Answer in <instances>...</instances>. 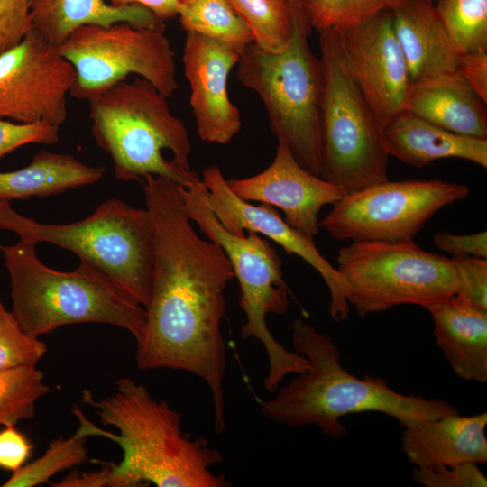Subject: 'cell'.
Returning a JSON list of instances; mask_svg holds the SVG:
<instances>
[{"label":"cell","mask_w":487,"mask_h":487,"mask_svg":"<svg viewBox=\"0 0 487 487\" xmlns=\"http://www.w3.org/2000/svg\"><path fill=\"white\" fill-rule=\"evenodd\" d=\"M145 208L154 226V257L146 322L136 341L142 371H187L208 387L214 427H225L224 380L226 348L221 324L225 290L234 278L231 263L215 242L201 238L184 209L180 184L147 175Z\"/></svg>","instance_id":"6da1fadb"},{"label":"cell","mask_w":487,"mask_h":487,"mask_svg":"<svg viewBox=\"0 0 487 487\" xmlns=\"http://www.w3.org/2000/svg\"><path fill=\"white\" fill-rule=\"evenodd\" d=\"M290 333L295 352L308 359V367L261 402V412L276 423L313 425L341 439L346 436L341 419L349 414L380 412L404 427L458 412L443 399L403 394L381 377L350 373L332 337L302 318L291 323Z\"/></svg>","instance_id":"7a4b0ae2"},{"label":"cell","mask_w":487,"mask_h":487,"mask_svg":"<svg viewBox=\"0 0 487 487\" xmlns=\"http://www.w3.org/2000/svg\"><path fill=\"white\" fill-rule=\"evenodd\" d=\"M115 385L106 398L95 400L88 391L82 397L104 425L120 433L87 422L89 436L106 437L121 446L123 460L115 464L120 487L143 482L158 487L230 486L224 474L210 470L223 461V455L205 438L182 432L181 412L155 400L144 385L129 377L120 378Z\"/></svg>","instance_id":"3957f363"},{"label":"cell","mask_w":487,"mask_h":487,"mask_svg":"<svg viewBox=\"0 0 487 487\" xmlns=\"http://www.w3.org/2000/svg\"><path fill=\"white\" fill-rule=\"evenodd\" d=\"M37 244L20 238L0 245L11 283L12 313L29 335L59 327L99 323L127 330L137 341L146 322L145 308L92 263L80 260L77 269L60 271L43 264Z\"/></svg>","instance_id":"277c9868"},{"label":"cell","mask_w":487,"mask_h":487,"mask_svg":"<svg viewBox=\"0 0 487 487\" xmlns=\"http://www.w3.org/2000/svg\"><path fill=\"white\" fill-rule=\"evenodd\" d=\"M167 99L136 76L87 100L93 137L111 157L116 179L153 175L183 187L201 179L190 168L188 130Z\"/></svg>","instance_id":"5b68a950"},{"label":"cell","mask_w":487,"mask_h":487,"mask_svg":"<svg viewBox=\"0 0 487 487\" xmlns=\"http://www.w3.org/2000/svg\"><path fill=\"white\" fill-rule=\"evenodd\" d=\"M289 1L292 34L288 46L270 52L252 42L240 52L236 78L262 100L278 142L303 168L320 177L321 61L309 47L312 26L302 0Z\"/></svg>","instance_id":"8992f818"},{"label":"cell","mask_w":487,"mask_h":487,"mask_svg":"<svg viewBox=\"0 0 487 487\" xmlns=\"http://www.w3.org/2000/svg\"><path fill=\"white\" fill-rule=\"evenodd\" d=\"M0 229L20 238L58 245L106 274L134 301L147 307L154 257V226L146 208L108 199L90 216L70 224H43L0 201Z\"/></svg>","instance_id":"52a82bcc"},{"label":"cell","mask_w":487,"mask_h":487,"mask_svg":"<svg viewBox=\"0 0 487 487\" xmlns=\"http://www.w3.org/2000/svg\"><path fill=\"white\" fill-rule=\"evenodd\" d=\"M183 201L190 221L223 249L231 263L240 286L239 306L246 317L241 328L242 338L253 337L262 344L269 361L263 384L267 391H275L286 376L308 367V359L280 345L266 323L267 315L283 314L289 307L282 262L275 248L261 234L248 231L237 235L224 227L211 209L202 179L184 187Z\"/></svg>","instance_id":"ba28073f"},{"label":"cell","mask_w":487,"mask_h":487,"mask_svg":"<svg viewBox=\"0 0 487 487\" xmlns=\"http://www.w3.org/2000/svg\"><path fill=\"white\" fill-rule=\"evenodd\" d=\"M323 74L320 177L354 192L389 179L384 128L348 71L337 32H319Z\"/></svg>","instance_id":"9c48e42d"},{"label":"cell","mask_w":487,"mask_h":487,"mask_svg":"<svg viewBox=\"0 0 487 487\" xmlns=\"http://www.w3.org/2000/svg\"><path fill=\"white\" fill-rule=\"evenodd\" d=\"M336 264L360 317L403 304L425 308L457 288L452 259L423 250L413 239L353 241L339 249Z\"/></svg>","instance_id":"30bf717a"},{"label":"cell","mask_w":487,"mask_h":487,"mask_svg":"<svg viewBox=\"0 0 487 487\" xmlns=\"http://www.w3.org/2000/svg\"><path fill=\"white\" fill-rule=\"evenodd\" d=\"M60 54L74 67L70 96L88 100L135 74L166 97L178 89L175 52L165 26L141 27L128 23L85 25L60 45Z\"/></svg>","instance_id":"8fae6325"},{"label":"cell","mask_w":487,"mask_h":487,"mask_svg":"<svg viewBox=\"0 0 487 487\" xmlns=\"http://www.w3.org/2000/svg\"><path fill=\"white\" fill-rule=\"evenodd\" d=\"M468 195L467 187L439 179H388L345 194L319 226L336 240L414 239L437 211Z\"/></svg>","instance_id":"7c38bea8"},{"label":"cell","mask_w":487,"mask_h":487,"mask_svg":"<svg viewBox=\"0 0 487 487\" xmlns=\"http://www.w3.org/2000/svg\"><path fill=\"white\" fill-rule=\"evenodd\" d=\"M75 78L74 67L58 47L32 30L0 54V118L60 127Z\"/></svg>","instance_id":"4fadbf2b"},{"label":"cell","mask_w":487,"mask_h":487,"mask_svg":"<svg viewBox=\"0 0 487 487\" xmlns=\"http://www.w3.org/2000/svg\"><path fill=\"white\" fill-rule=\"evenodd\" d=\"M336 32L349 73L385 128L406 109L411 86L391 10Z\"/></svg>","instance_id":"5bb4252c"},{"label":"cell","mask_w":487,"mask_h":487,"mask_svg":"<svg viewBox=\"0 0 487 487\" xmlns=\"http://www.w3.org/2000/svg\"><path fill=\"white\" fill-rule=\"evenodd\" d=\"M211 209L229 232L243 235L255 232L280 244L288 254H296L312 266L323 278L329 293V313L337 322L350 313L348 290L342 276L317 250L313 239L289 226L274 207L254 206L238 198L228 187L220 169L206 167L202 172Z\"/></svg>","instance_id":"9a60e30c"},{"label":"cell","mask_w":487,"mask_h":487,"mask_svg":"<svg viewBox=\"0 0 487 487\" xmlns=\"http://www.w3.org/2000/svg\"><path fill=\"white\" fill-rule=\"evenodd\" d=\"M226 182L244 201L279 207L289 226L312 239L320 228L318 216L322 207L335 204L346 194L341 187L303 168L281 142H278L275 157L263 171Z\"/></svg>","instance_id":"2e32d148"},{"label":"cell","mask_w":487,"mask_h":487,"mask_svg":"<svg viewBox=\"0 0 487 487\" xmlns=\"http://www.w3.org/2000/svg\"><path fill=\"white\" fill-rule=\"evenodd\" d=\"M239 58L240 53L224 42L186 33L182 63L198 133L205 142L226 144L241 129L239 109L227 94L229 73Z\"/></svg>","instance_id":"e0dca14e"},{"label":"cell","mask_w":487,"mask_h":487,"mask_svg":"<svg viewBox=\"0 0 487 487\" xmlns=\"http://www.w3.org/2000/svg\"><path fill=\"white\" fill-rule=\"evenodd\" d=\"M487 412L457 413L404 426L401 448L417 467L487 462Z\"/></svg>","instance_id":"ac0fdd59"},{"label":"cell","mask_w":487,"mask_h":487,"mask_svg":"<svg viewBox=\"0 0 487 487\" xmlns=\"http://www.w3.org/2000/svg\"><path fill=\"white\" fill-rule=\"evenodd\" d=\"M425 308L453 372L465 381L487 382V310L455 294Z\"/></svg>","instance_id":"d6986e66"},{"label":"cell","mask_w":487,"mask_h":487,"mask_svg":"<svg viewBox=\"0 0 487 487\" xmlns=\"http://www.w3.org/2000/svg\"><path fill=\"white\" fill-rule=\"evenodd\" d=\"M485 106L455 71L411 83L405 110L450 132L487 139Z\"/></svg>","instance_id":"ffe728a7"},{"label":"cell","mask_w":487,"mask_h":487,"mask_svg":"<svg viewBox=\"0 0 487 487\" xmlns=\"http://www.w3.org/2000/svg\"><path fill=\"white\" fill-rule=\"evenodd\" d=\"M395 36L406 60L411 83L455 72L459 53L432 2L408 0L391 10Z\"/></svg>","instance_id":"44dd1931"},{"label":"cell","mask_w":487,"mask_h":487,"mask_svg":"<svg viewBox=\"0 0 487 487\" xmlns=\"http://www.w3.org/2000/svg\"><path fill=\"white\" fill-rule=\"evenodd\" d=\"M389 156L421 168L459 158L487 167V139L458 134L404 110L384 128Z\"/></svg>","instance_id":"7402d4cb"},{"label":"cell","mask_w":487,"mask_h":487,"mask_svg":"<svg viewBox=\"0 0 487 487\" xmlns=\"http://www.w3.org/2000/svg\"><path fill=\"white\" fill-rule=\"evenodd\" d=\"M32 30L58 47L85 25L128 23L141 27L165 26L163 20L141 5L116 6L106 0H32Z\"/></svg>","instance_id":"603a6c76"},{"label":"cell","mask_w":487,"mask_h":487,"mask_svg":"<svg viewBox=\"0 0 487 487\" xmlns=\"http://www.w3.org/2000/svg\"><path fill=\"white\" fill-rule=\"evenodd\" d=\"M106 173L103 166L88 165L70 154L41 150L24 168L0 172V201L45 197L91 185Z\"/></svg>","instance_id":"cb8c5ba5"},{"label":"cell","mask_w":487,"mask_h":487,"mask_svg":"<svg viewBox=\"0 0 487 487\" xmlns=\"http://www.w3.org/2000/svg\"><path fill=\"white\" fill-rule=\"evenodd\" d=\"M187 32L203 34L227 44L239 53L254 37L228 0H186L178 15Z\"/></svg>","instance_id":"d4e9b609"},{"label":"cell","mask_w":487,"mask_h":487,"mask_svg":"<svg viewBox=\"0 0 487 487\" xmlns=\"http://www.w3.org/2000/svg\"><path fill=\"white\" fill-rule=\"evenodd\" d=\"M251 30L254 43L280 52L289 43L292 15L289 0H228Z\"/></svg>","instance_id":"484cf974"},{"label":"cell","mask_w":487,"mask_h":487,"mask_svg":"<svg viewBox=\"0 0 487 487\" xmlns=\"http://www.w3.org/2000/svg\"><path fill=\"white\" fill-rule=\"evenodd\" d=\"M87 436L84 427L80 424L70 437L53 439L41 456L13 472L2 486L34 487L50 483L54 474L78 466L87 460V450L85 446Z\"/></svg>","instance_id":"4316f807"},{"label":"cell","mask_w":487,"mask_h":487,"mask_svg":"<svg viewBox=\"0 0 487 487\" xmlns=\"http://www.w3.org/2000/svg\"><path fill=\"white\" fill-rule=\"evenodd\" d=\"M49 391L36 366L0 371V426L14 427L20 420L33 418L37 400Z\"/></svg>","instance_id":"83f0119b"},{"label":"cell","mask_w":487,"mask_h":487,"mask_svg":"<svg viewBox=\"0 0 487 487\" xmlns=\"http://www.w3.org/2000/svg\"><path fill=\"white\" fill-rule=\"evenodd\" d=\"M436 9L460 54L487 51V0H436Z\"/></svg>","instance_id":"f1b7e54d"},{"label":"cell","mask_w":487,"mask_h":487,"mask_svg":"<svg viewBox=\"0 0 487 487\" xmlns=\"http://www.w3.org/2000/svg\"><path fill=\"white\" fill-rule=\"evenodd\" d=\"M408 0H302L312 28L341 31L362 23L377 14L392 10Z\"/></svg>","instance_id":"f546056e"},{"label":"cell","mask_w":487,"mask_h":487,"mask_svg":"<svg viewBox=\"0 0 487 487\" xmlns=\"http://www.w3.org/2000/svg\"><path fill=\"white\" fill-rule=\"evenodd\" d=\"M46 352V344L26 333L0 301V371L36 366Z\"/></svg>","instance_id":"4dcf8cb0"},{"label":"cell","mask_w":487,"mask_h":487,"mask_svg":"<svg viewBox=\"0 0 487 487\" xmlns=\"http://www.w3.org/2000/svg\"><path fill=\"white\" fill-rule=\"evenodd\" d=\"M413 481L425 487H486L487 478L478 464L464 463L455 465L417 467Z\"/></svg>","instance_id":"1f68e13d"},{"label":"cell","mask_w":487,"mask_h":487,"mask_svg":"<svg viewBox=\"0 0 487 487\" xmlns=\"http://www.w3.org/2000/svg\"><path fill=\"white\" fill-rule=\"evenodd\" d=\"M457 278L455 295L487 310V259L452 257Z\"/></svg>","instance_id":"d6a6232c"},{"label":"cell","mask_w":487,"mask_h":487,"mask_svg":"<svg viewBox=\"0 0 487 487\" xmlns=\"http://www.w3.org/2000/svg\"><path fill=\"white\" fill-rule=\"evenodd\" d=\"M60 127L49 123H13L0 118V158L30 144H53L59 141Z\"/></svg>","instance_id":"836d02e7"},{"label":"cell","mask_w":487,"mask_h":487,"mask_svg":"<svg viewBox=\"0 0 487 487\" xmlns=\"http://www.w3.org/2000/svg\"><path fill=\"white\" fill-rule=\"evenodd\" d=\"M32 0H0V54L18 45L32 30Z\"/></svg>","instance_id":"e575fe53"},{"label":"cell","mask_w":487,"mask_h":487,"mask_svg":"<svg viewBox=\"0 0 487 487\" xmlns=\"http://www.w3.org/2000/svg\"><path fill=\"white\" fill-rule=\"evenodd\" d=\"M433 241L439 250L452 254L453 257L473 256L487 259L486 231L471 234L437 233Z\"/></svg>","instance_id":"d590c367"},{"label":"cell","mask_w":487,"mask_h":487,"mask_svg":"<svg viewBox=\"0 0 487 487\" xmlns=\"http://www.w3.org/2000/svg\"><path fill=\"white\" fill-rule=\"evenodd\" d=\"M33 446L14 427L0 430V468L14 472L31 457Z\"/></svg>","instance_id":"8d00e7d4"},{"label":"cell","mask_w":487,"mask_h":487,"mask_svg":"<svg viewBox=\"0 0 487 487\" xmlns=\"http://www.w3.org/2000/svg\"><path fill=\"white\" fill-rule=\"evenodd\" d=\"M456 71L487 104V51L460 54Z\"/></svg>","instance_id":"74e56055"},{"label":"cell","mask_w":487,"mask_h":487,"mask_svg":"<svg viewBox=\"0 0 487 487\" xmlns=\"http://www.w3.org/2000/svg\"><path fill=\"white\" fill-rule=\"evenodd\" d=\"M102 464V468L96 471L72 472L51 485L55 487H118L115 464L103 462Z\"/></svg>","instance_id":"f35d334b"},{"label":"cell","mask_w":487,"mask_h":487,"mask_svg":"<svg viewBox=\"0 0 487 487\" xmlns=\"http://www.w3.org/2000/svg\"><path fill=\"white\" fill-rule=\"evenodd\" d=\"M116 6L141 5L161 20L171 19L178 15L179 0H106Z\"/></svg>","instance_id":"ab89813d"},{"label":"cell","mask_w":487,"mask_h":487,"mask_svg":"<svg viewBox=\"0 0 487 487\" xmlns=\"http://www.w3.org/2000/svg\"><path fill=\"white\" fill-rule=\"evenodd\" d=\"M427 1H428V2H432V3H433L434 1H436V0H427Z\"/></svg>","instance_id":"60d3db41"},{"label":"cell","mask_w":487,"mask_h":487,"mask_svg":"<svg viewBox=\"0 0 487 487\" xmlns=\"http://www.w3.org/2000/svg\"><path fill=\"white\" fill-rule=\"evenodd\" d=\"M184 1H186V0H179V3L184 2Z\"/></svg>","instance_id":"b9f144b4"}]
</instances>
